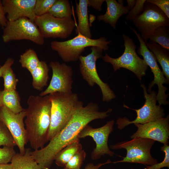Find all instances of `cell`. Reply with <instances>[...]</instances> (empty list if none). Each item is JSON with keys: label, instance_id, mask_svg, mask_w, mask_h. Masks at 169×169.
I'll return each mask as SVG.
<instances>
[{"label": "cell", "instance_id": "cell-42", "mask_svg": "<svg viewBox=\"0 0 169 169\" xmlns=\"http://www.w3.org/2000/svg\"><path fill=\"white\" fill-rule=\"evenodd\" d=\"M117 2L120 4L123 5L124 1L122 0H118Z\"/></svg>", "mask_w": 169, "mask_h": 169}, {"label": "cell", "instance_id": "cell-30", "mask_svg": "<svg viewBox=\"0 0 169 169\" xmlns=\"http://www.w3.org/2000/svg\"><path fill=\"white\" fill-rule=\"evenodd\" d=\"M86 156L84 150L79 151L68 161L64 169H80Z\"/></svg>", "mask_w": 169, "mask_h": 169}, {"label": "cell", "instance_id": "cell-29", "mask_svg": "<svg viewBox=\"0 0 169 169\" xmlns=\"http://www.w3.org/2000/svg\"><path fill=\"white\" fill-rule=\"evenodd\" d=\"M16 146L15 141L8 129L0 120V146L14 147Z\"/></svg>", "mask_w": 169, "mask_h": 169}, {"label": "cell", "instance_id": "cell-23", "mask_svg": "<svg viewBox=\"0 0 169 169\" xmlns=\"http://www.w3.org/2000/svg\"><path fill=\"white\" fill-rule=\"evenodd\" d=\"M82 149L79 139L77 138L59 151L55 156L54 161L58 166L64 167L72 157Z\"/></svg>", "mask_w": 169, "mask_h": 169}, {"label": "cell", "instance_id": "cell-37", "mask_svg": "<svg viewBox=\"0 0 169 169\" xmlns=\"http://www.w3.org/2000/svg\"><path fill=\"white\" fill-rule=\"evenodd\" d=\"M7 22L2 1H0V26L3 28L6 26Z\"/></svg>", "mask_w": 169, "mask_h": 169}, {"label": "cell", "instance_id": "cell-12", "mask_svg": "<svg viewBox=\"0 0 169 169\" xmlns=\"http://www.w3.org/2000/svg\"><path fill=\"white\" fill-rule=\"evenodd\" d=\"M34 22L44 38H66L72 34L76 26L72 18H56L48 13L36 16Z\"/></svg>", "mask_w": 169, "mask_h": 169}, {"label": "cell", "instance_id": "cell-45", "mask_svg": "<svg viewBox=\"0 0 169 169\" xmlns=\"http://www.w3.org/2000/svg\"><path fill=\"white\" fill-rule=\"evenodd\" d=\"M1 67V66L0 65V67Z\"/></svg>", "mask_w": 169, "mask_h": 169}, {"label": "cell", "instance_id": "cell-17", "mask_svg": "<svg viewBox=\"0 0 169 169\" xmlns=\"http://www.w3.org/2000/svg\"><path fill=\"white\" fill-rule=\"evenodd\" d=\"M36 0H3L4 12L8 21L27 18L33 22L36 17L34 7Z\"/></svg>", "mask_w": 169, "mask_h": 169}, {"label": "cell", "instance_id": "cell-21", "mask_svg": "<svg viewBox=\"0 0 169 169\" xmlns=\"http://www.w3.org/2000/svg\"><path fill=\"white\" fill-rule=\"evenodd\" d=\"M145 43L160 64L165 76L169 82V51L154 42L147 41Z\"/></svg>", "mask_w": 169, "mask_h": 169}, {"label": "cell", "instance_id": "cell-15", "mask_svg": "<svg viewBox=\"0 0 169 169\" xmlns=\"http://www.w3.org/2000/svg\"><path fill=\"white\" fill-rule=\"evenodd\" d=\"M24 109L18 113H14L6 108H0V120L6 126L18 146L19 153L23 154L25 146L28 142L24 119L25 117Z\"/></svg>", "mask_w": 169, "mask_h": 169}, {"label": "cell", "instance_id": "cell-26", "mask_svg": "<svg viewBox=\"0 0 169 169\" xmlns=\"http://www.w3.org/2000/svg\"><path fill=\"white\" fill-rule=\"evenodd\" d=\"M19 61L22 67L30 72L37 67L40 61L35 51L29 49L20 55Z\"/></svg>", "mask_w": 169, "mask_h": 169}, {"label": "cell", "instance_id": "cell-22", "mask_svg": "<svg viewBox=\"0 0 169 169\" xmlns=\"http://www.w3.org/2000/svg\"><path fill=\"white\" fill-rule=\"evenodd\" d=\"M0 104L14 113H18L24 109L20 104V98L16 90L0 91Z\"/></svg>", "mask_w": 169, "mask_h": 169}, {"label": "cell", "instance_id": "cell-35", "mask_svg": "<svg viewBox=\"0 0 169 169\" xmlns=\"http://www.w3.org/2000/svg\"><path fill=\"white\" fill-rule=\"evenodd\" d=\"M146 2L156 6L169 18V0H147Z\"/></svg>", "mask_w": 169, "mask_h": 169}, {"label": "cell", "instance_id": "cell-25", "mask_svg": "<svg viewBox=\"0 0 169 169\" xmlns=\"http://www.w3.org/2000/svg\"><path fill=\"white\" fill-rule=\"evenodd\" d=\"M48 13L60 18H71L73 14L70 3L68 0H56Z\"/></svg>", "mask_w": 169, "mask_h": 169}, {"label": "cell", "instance_id": "cell-2", "mask_svg": "<svg viewBox=\"0 0 169 169\" xmlns=\"http://www.w3.org/2000/svg\"><path fill=\"white\" fill-rule=\"evenodd\" d=\"M25 109L24 121L28 142L34 150L42 148L48 141L51 103L49 95H30Z\"/></svg>", "mask_w": 169, "mask_h": 169}, {"label": "cell", "instance_id": "cell-13", "mask_svg": "<svg viewBox=\"0 0 169 169\" xmlns=\"http://www.w3.org/2000/svg\"><path fill=\"white\" fill-rule=\"evenodd\" d=\"M114 123V120H112L103 126L97 128H93L88 125L79 134V139L89 136L95 142L96 146L91 156L93 160L98 159L106 155L113 156L115 154L110 150L108 143L109 136L113 130Z\"/></svg>", "mask_w": 169, "mask_h": 169}, {"label": "cell", "instance_id": "cell-20", "mask_svg": "<svg viewBox=\"0 0 169 169\" xmlns=\"http://www.w3.org/2000/svg\"><path fill=\"white\" fill-rule=\"evenodd\" d=\"M11 169H41L31 154L30 148H25V153H16L10 162Z\"/></svg>", "mask_w": 169, "mask_h": 169}, {"label": "cell", "instance_id": "cell-14", "mask_svg": "<svg viewBox=\"0 0 169 169\" xmlns=\"http://www.w3.org/2000/svg\"><path fill=\"white\" fill-rule=\"evenodd\" d=\"M49 67L52 71L51 80L48 87L39 95L44 96L55 92L72 93L73 71L71 66L65 63L51 61Z\"/></svg>", "mask_w": 169, "mask_h": 169}, {"label": "cell", "instance_id": "cell-38", "mask_svg": "<svg viewBox=\"0 0 169 169\" xmlns=\"http://www.w3.org/2000/svg\"><path fill=\"white\" fill-rule=\"evenodd\" d=\"M14 63V60L11 58H8L3 65L0 67V78L1 77L4 71L8 68L11 67Z\"/></svg>", "mask_w": 169, "mask_h": 169}, {"label": "cell", "instance_id": "cell-16", "mask_svg": "<svg viewBox=\"0 0 169 169\" xmlns=\"http://www.w3.org/2000/svg\"><path fill=\"white\" fill-rule=\"evenodd\" d=\"M137 130L131 136L151 139L163 145L168 144L169 138V115L144 124H135Z\"/></svg>", "mask_w": 169, "mask_h": 169}, {"label": "cell", "instance_id": "cell-19", "mask_svg": "<svg viewBox=\"0 0 169 169\" xmlns=\"http://www.w3.org/2000/svg\"><path fill=\"white\" fill-rule=\"evenodd\" d=\"M88 0H79L76 4V12L78 19L76 32L82 35L91 38L92 34L89 23Z\"/></svg>", "mask_w": 169, "mask_h": 169}, {"label": "cell", "instance_id": "cell-41", "mask_svg": "<svg viewBox=\"0 0 169 169\" xmlns=\"http://www.w3.org/2000/svg\"><path fill=\"white\" fill-rule=\"evenodd\" d=\"M0 169H11L10 163L0 164Z\"/></svg>", "mask_w": 169, "mask_h": 169}, {"label": "cell", "instance_id": "cell-6", "mask_svg": "<svg viewBox=\"0 0 169 169\" xmlns=\"http://www.w3.org/2000/svg\"><path fill=\"white\" fill-rule=\"evenodd\" d=\"M124 41V51L122 54L117 58L111 57L106 53L102 58L105 62L110 63L115 71L121 68L127 69L133 72L140 80L146 74L148 66L144 60L141 58L136 52V46L132 39L124 33L122 34Z\"/></svg>", "mask_w": 169, "mask_h": 169}, {"label": "cell", "instance_id": "cell-34", "mask_svg": "<svg viewBox=\"0 0 169 169\" xmlns=\"http://www.w3.org/2000/svg\"><path fill=\"white\" fill-rule=\"evenodd\" d=\"M146 2V0H136L135 6L129 12L125 17L126 20L128 21H133L135 18L142 12Z\"/></svg>", "mask_w": 169, "mask_h": 169}, {"label": "cell", "instance_id": "cell-4", "mask_svg": "<svg viewBox=\"0 0 169 169\" xmlns=\"http://www.w3.org/2000/svg\"><path fill=\"white\" fill-rule=\"evenodd\" d=\"M111 42L107 41L104 37L93 39L78 33L77 36L67 40L51 42L50 47L57 52L64 62H69L78 60L86 47L96 46L105 51L108 49L109 45Z\"/></svg>", "mask_w": 169, "mask_h": 169}, {"label": "cell", "instance_id": "cell-36", "mask_svg": "<svg viewBox=\"0 0 169 169\" xmlns=\"http://www.w3.org/2000/svg\"><path fill=\"white\" fill-rule=\"evenodd\" d=\"M105 0H88V6L100 12L102 10L101 6Z\"/></svg>", "mask_w": 169, "mask_h": 169}, {"label": "cell", "instance_id": "cell-18", "mask_svg": "<svg viewBox=\"0 0 169 169\" xmlns=\"http://www.w3.org/2000/svg\"><path fill=\"white\" fill-rule=\"evenodd\" d=\"M107 5L105 13L98 15L97 19L109 23L114 29L116 28V23L120 17L127 14L129 11L126 7L119 4L115 0H105Z\"/></svg>", "mask_w": 169, "mask_h": 169}, {"label": "cell", "instance_id": "cell-32", "mask_svg": "<svg viewBox=\"0 0 169 169\" xmlns=\"http://www.w3.org/2000/svg\"><path fill=\"white\" fill-rule=\"evenodd\" d=\"M160 150L165 153L164 160L160 163L151 166H146L144 169H161L164 167L169 168V146L168 144L163 145L161 146Z\"/></svg>", "mask_w": 169, "mask_h": 169}, {"label": "cell", "instance_id": "cell-31", "mask_svg": "<svg viewBox=\"0 0 169 169\" xmlns=\"http://www.w3.org/2000/svg\"><path fill=\"white\" fill-rule=\"evenodd\" d=\"M56 0H36L34 13L36 16H39L48 13Z\"/></svg>", "mask_w": 169, "mask_h": 169}, {"label": "cell", "instance_id": "cell-40", "mask_svg": "<svg viewBox=\"0 0 169 169\" xmlns=\"http://www.w3.org/2000/svg\"><path fill=\"white\" fill-rule=\"evenodd\" d=\"M127 5L126 6L129 11L131 10L135 6L136 0H127Z\"/></svg>", "mask_w": 169, "mask_h": 169}, {"label": "cell", "instance_id": "cell-39", "mask_svg": "<svg viewBox=\"0 0 169 169\" xmlns=\"http://www.w3.org/2000/svg\"><path fill=\"white\" fill-rule=\"evenodd\" d=\"M111 162L109 160L104 163H99L96 165L92 163H90L85 166L84 169H99L102 166Z\"/></svg>", "mask_w": 169, "mask_h": 169}, {"label": "cell", "instance_id": "cell-24", "mask_svg": "<svg viewBox=\"0 0 169 169\" xmlns=\"http://www.w3.org/2000/svg\"><path fill=\"white\" fill-rule=\"evenodd\" d=\"M49 69L46 62L40 61L39 65L30 72L32 77L33 87L38 90H41L47 84Z\"/></svg>", "mask_w": 169, "mask_h": 169}, {"label": "cell", "instance_id": "cell-5", "mask_svg": "<svg viewBox=\"0 0 169 169\" xmlns=\"http://www.w3.org/2000/svg\"><path fill=\"white\" fill-rule=\"evenodd\" d=\"M130 141H126L110 145L113 150L125 149L126 154L122 160L112 162L118 163H137L145 166H151L156 164L158 161L153 157L151 153V149L155 141L149 139L137 137Z\"/></svg>", "mask_w": 169, "mask_h": 169}, {"label": "cell", "instance_id": "cell-43", "mask_svg": "<svg viewBox=\"0 0 169 169\" xmlns=\"http://www.w3.org/2000/svg\"><path fill=\"white\" fill-rule=\"evenodd\" d=\"M131 169H134L133 168H131Z\"/></svg>", "mask_w": 169, "mask_h": 169}, {"label": "cell", "instance_id": "cell-7", "mask_svg": "<svg viewBox=\"0 0 169 169\" xmlns=\"http://www.w3.org/2000/svg\"><path fill=\"white\" fill-rule=\"evenodd\" d=\"M91 53L86 56L81 55L79 59L80 73L88 85L93 87L96 84L101 90L102 100L108 102L116 98V95L108 84L104 82L100 77L96 68L97 59L103 57V50L96 46L91 47Z\"/></svg>", "mask_w": 169, "mask_h": 169}, {"label": "cell", "instance_id": "cell-9", "mask_svg": "<svg viewBox=\"0 0 169 169\" xmlns=\"http://www.w3.org/2000/svg\"><path fill=\"white\" fill-rule=\"evenodd\" d=\"M3 41L27 40L36 44L42 45L44 38L34 22L27 18H22L12 21H8L3 28Z\"/></svg>", "mask_w": 169, "mask_h": 169}, {"label": "cell", "instance_id": "cell-11", "mask_svg": "<svg viewBox=\"0 0 169 169\" xmlns=\"http://www.w3.org/2000/svg\"><path fill=\"white\" fill-rule=\"evenodd\" d=\"M133 32L136 35L140 43V46L138 48V54L142 56L148 66L150 67L151 71L154 75V79L150 84L147 90L148 93L151 91L152 87L155 84L158 87V91L157 94L156 99L159 105H166L169 104L167 100L168 94H166V91L168 88L164 86V84H168L169 82L165 77L162 71L160 69L157 61L152 52L147 47L146 43L141 38L140 33L134 29Z\"/></svg>", "mask_w": 169, "mask_h": 169}, {"label": "cell", "instance_id": "cell-10", "mask_svg": "<svg viewBox=\"0 0 169 169\" xmlns=\"http://www.w3.org/2000/svg\"><path fill=\"white\" fill-rule=\"evenodd\" d=\"M133 22L145 43L158 28L169 27V18L156 6L146 2L142 13Z\"/></svg>", "mask_w": 169, "mask_h": 169}, {"label": "cell", "instance_id": "cell-8", "mask_svg": "<svg viewBox=\"0 0 169 169\" xmlns=\"http://www.w3.org/2000/svg\"><path fill=\"white\" fill-rule=\"evenodd\" d=\"M143 91L145 101L144 105L138 109L129 107L125 104L123 107L135 110L136 117L133 120H130L126 117H119L116 120L117 128L121 130L126 126L132 124H144L154 121L164 117L165 114L164 109L160 105H157V93L151 90L148 93L144 84H141Z\"/></svg>", "mask_w": 169, "mask_h": 169}, {"label": "cell", "instance_id": "cell-33", "mask_svg": "<svg viewBox=\"0 0 169 169\" xmlns=\"http://www.w3.org/2000/svg\"><path fill=\"white\" fill-rule=\"evenodd\" d=\"M14 147L3 146L0 147V164H8L16 154Z\"/></svg>", "mask_w": 169, "mask_h": 169}, {"label": "cell", "instance_id": "cell-3", "mask_svg": "<svg viewBox=\"0 0 169 169\" xmlns=\"http://www.w3.org/2000/svg\"><path fill=\"white\" fill-rule=\"evenodd\" d=\"M49 95L51 107L48 141L66 125L77 109L83 105V102L79 100L75 93L55 92Z\"/></svg>", "mask_w": 169, "mask_h": 169}, {"label": "cell", "instance_id": "cell-1", "mask_svg": "<svg viewBox=\"0 0 169 169\" xmlns=\"http://www.w3.org/2000/svg\"><path fill=\"white\" fill-rule=\"evenodd\" d=\"M112 110L99 111L98 104L90 102L76 110L66 125L42 148L31 151V154L41 169H49L57 154L76 139L81 130L91 121L104 119L110 115Z\"/></svg>", "mask_w": 169, "mask_h": 169}, {"label": "cell", "instance_id": "cell-28", "mask_svg": "<svg viewBox=\"0 0 169 169\" xmlns=\"http://www.w3.org/2000/svg\"><path fill=\"white\" fill-rule=\"evenodd\" d=\"M2 77L4 80V90H16L18 80L17 79L13 71L10 67L3 73Z\"/></svg>", "mask_w": 169, "mask_h": 169}, {"label": "cell", "instance_id": "cell-44", "mask_svg": "<svg viewBox=\"0 0 169 169\" xmlns=\"http://www.w3.org/2000/svg\"><path fill=\"white\" fill-rule=\"evenodd\" d=\"M1 107V105L0 104V108Z\"/></svg>", "mask_w": 169, "mask_h": 169}, {"label": "cell", "instance_id": "cell-27", "mask_svg": "<svg viewBox=\"0 0 169 169\" xmlns=\"http://www.w3.org/2000/svg\"><path fill=\"white\" fill-rule=\"evenodd\" d=\"M149 39L169 51V27L162 26L158 28Z\"/></svg>", "mask_w": 169, "mask_h": 169}]
</instances>
